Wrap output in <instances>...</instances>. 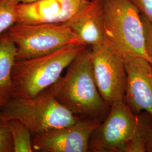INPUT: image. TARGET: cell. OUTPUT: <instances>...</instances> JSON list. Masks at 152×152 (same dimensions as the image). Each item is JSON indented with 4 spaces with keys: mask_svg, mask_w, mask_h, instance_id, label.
Segmentation results:
<instances>
[{
    "mask_svg": "<svg viewBox=\"0 0 152 152\" xmlns=\"http://www.w3.org/2000/svg\"><path fill=\"white\" fill-rule=\"evenodd\" d=\"M50 88L60 103L80 118L102 123L108 114L110 107L98 90L87 47L68 65L64 76Z\"/></svg>",
    "mask_w": 152,
    "mask_h": 152,
    "instance_id": "obj_1",
    "label": "cell"
},
{
    "mask_svg": "<svg viewBox=\"0 0 152 152\" xmlns=\"http://www.w3.org/2000/svg\"><path fill=\"white\" fill-rule=\"evenodd\" d=\"M86 47L73 43L51 54L15 60L12 71L13 98H33L53 85L64 69Z\"/></svg>",
    "mask_w": 152,
    "mask_h": 152,
    "instance_id": "obj_2",
    "label": "cell"
},
{
    "mask_svg": "<svg viewBox=\"0 0 152 152\" xmlns=\"http://www.w3.org/2000/svg\"><path fill=\"white\" fill-rule=\"evenodd\" d=\"M140 14L131 0H103L104 44L123 57L148 60Z\"/></svg>",
    "mask_w": 152,
    "mask_h": 152,
    "instance_id": "obj_3",
    "label": "cell"
},
{
    "mask_svg": "<svg viewBox=\"0 0 152 152\" xmlns=\"http://www.w3.org/2000/svg\"><path fill=\"white\" fill-rule=\"evenodd\" d=\"M0 112L7 120L22 122L32 137L71 125L80 119L60 103L50 87L33 98H12Z\"/></svg>",
    "mask_w": 152,
    "mask_h": 152,
    "instance_id": "obj_4",
    "label": "cell"
},
{
    "mask_svg": "<svg viewBox=\"0 0 152 152\" xmlns=\"http://www.w3.org/2000/svg\"><path fill=\"white\" fill-rule=\"evenodd\" d=\"M7 33L15 45L16 60L49 54L69 44L78 43L75 34L64 23H16Z\"/></svg>",
    "mask_w": 152,
    "mask_h": 152,
    "instance_id": "obj_5",
    "label": "cell"
},
{
    "mask_svg": "<svg viewBox=\"0 0 152 152\" xmlns=\"http://www.w3.org/2000/svg\"><path fill=\"white\" fill-rule=\"evenodd\" d=\"M139 114H135L125 101L112 105L103 121L93 131L88 151L124 152L139 125Z\"/></svg>",
    "mask_w": 152,
    "mask_h": 152,
    "instance_id": "obj_6",
    "label": "cell"
},
{
    "mask_svg": "<svg viewBox=\"0 0 152 152\" xmlns=\"http://www.w3.org/2000/svg\"><path fill=\"white\" fill-rule=\"evenodd\" d=\"M92 70L98 90L111 107L125 101L127 74L124 57L105 44L91 46Z\"/></svg>",
    "mask_w": 152,
    "mask_h": 152,
    "instance_id": "obj_7",
    "label": "cell"
},
{
    "mask_svg": "<svg viewBox=\"0 0 152 152\" xmlns=\"http://www.w3.org/2000/svg\"><path fill=\"white\" fill-rule=\"evenodd\" d=\"M100 124L80 118L71 125L33 137V148L34 152H88L90 136Z\"/></svg>",
    "mask_w": 152,
    "mask_h": 152,
    "instance_id": "obj_8",
    "label": "cell"
},
{
    "mask_svg": "<svg viewBox=\"0 0 152 152\" xmlns=\"http://www.w3.org/2000/svg\"><path fill=\"white\" fill-rule=\"evenodd\" d=\"M124 59L127 74L125 102L135 114L144 111L152 118V65L142 57Z\"/></svg>",
    "mask_w": 152,
    "mask_h": 152,
    "instance_id": "obj_9",
    "label": "cell"
},
{
    "mask_svg": "<svg viewBox=\"0 0 152 152\" xmlns=\"http://www.w3.org/2000/svg\"><path fill=\"white\" fill-rule=\"evenodd\" d=\"M87 1L36 0L30 2H20L16 9V23H64Z\"/></svg>",
    "mask_w": 152,
    "mask_h": 152,
    "instance_id": "obj_10",
    "label": "cell"
},
{
    "mask_svg": "<svg viewBox=\"0 0 152 152\" xmlns=\"http://www.w3.org/2000/svg\"><path fill=\"white\" fill-rule=\"evenodd\" d=\"M64 24L75 34L79 44L91 46L104 44L103 0H87Z\"/></svg>",
    "mask_w": 152,
    "mask_h": 152,
    "instance_id": "obj_11",
    "label": "cell"
},
{
    "mask_svg": "<svg viewBox=\"0 0 152 152\" xmlns=\"http://www.w3.org/2000/svg\"><path fill=\"white\" fill-rule=\"evenodd\" d=\"M16 60V48L7 31L0 34V110L13 98L12 71Z\"/></svg>",
    "mask_w": 152,
    "mask_h": 152,
    "instance_id": "obj_12",
    "label": "cell"
},
{
    "mask_svg": "<svg viewBox=\"0 0 152 152\" xmlns=\"http://www.w3.org/2000/svg\"><path fill=\"white\" fill-rule=\"evenodd\" d=\"M13 152H34L32 145V135L27 126L17 120H9Z\"/></svg>",
    "mask_w": 152,
    "mask_h": 152,
    "instance_id": "obj_13",
    "label": "cell"
},
{
    "mask_svg": "<svg viewBox=\"0 0 152 152\" xmlns=\"http://www.w3.org/2000/svg\"><path fill=\"white\" fill-rule=\"evenodd\" d=\"M19 0H0V34L16 23V9Z\"/></svg>",
    "mask_w": 152,
    "mask_h": 152,
    "instance_id": "obj_14",
    "label": "cell"
},
{
    "mask_svg": "<svg viewBox=\"0 0 152 152\" xmlns=\"http://www.w3.org/2000/svg\"><path fill=\"white\" fill-rule=\"evenodd\" d=\"M0 152H13V142L9 120L0 112Z\"/></svg>",
    "mask_w": 152,
    "mask_h": 152,
    "instance_id": "obj_15",
    "label": "cell"
},
{
    "mask_svg": "<svg viewBox=\"0 0 152 152\" xmlns=\"http://www.w3.org/2000/svg\"><path fill=\"white\" fill-rule=\"evenodd\" d=\"M140 17L144 27L145 51L148 60L152 65V25L146 16L140 14Z\"/></svg>",
    "mask_w": 152,
    "mask_h": 152,
    "instance_id": "obj_16",
    "label": "cell"
},
{
    "mask_svg": "<svg viewBox=\"0 0 152 152\" xmlns=\"http://www.w3.org/2000/svg\"><path fill=\"white\" fill-rule=\"evenodd\" d=\"M140 14L146 16L152 25V0H131Z\"/></svg>",
    "mask_w": 152,
    "mask_h": 152,
    "instance_id": "obj_17",
    "label": "cell"
},
{
    "mask_svg": "<svg viewBox=\"0 0 152 152\" xmlns=\"http://www.w3.org/2000/svg\"><path fill=\"white\" fill-rule=\"evenodd\" d=\"M146 152H152V129L148 136L146 144Z\"/></svg>",
    "mask_w": 152,
    "mask_h": 152,
    "instance_id": "obj_18",
    "label": "cell"
},
{
    "mask_svg": "<svg viewBox=\"0 0 152 152\" xmlns=\"http://www.w3.org/2000/svg\"><path fill=\"white\" fill-rule=\"evenodd\" d=\"M19 1L20 2H30L36 0H19Z\"/></svg>",
    "mask_w": 152,
    "mask_h": 152,
    "instance_id": "obj_19",
    "label": "cell"
}]
</instances>
